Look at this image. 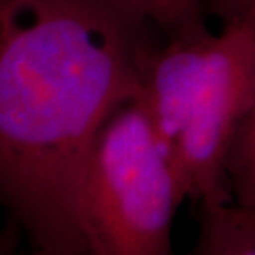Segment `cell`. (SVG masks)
<instances>
[{
  "mask_svg": "<svg viewBox=\"0 0 255 255\" xmlns=\"http://www.w3.org/2000/svg\"><path fill=\"white\" fill-rule=\"evenodd\" d=\"M15 0H0V50L8 36L10 26L13 21Z\"/></svg>",
  "mask_w": 255,
  "mask_h": 255,
  "instance_id": "cell-9",
  "label": "cell"
},
{
  "mask_svg": "<svg viewBox=\"0 0 255 255\" xmlns=\"http://www.w3.org/2000/svg\"><path fill=\"white\" fill-rule=\"evenodd\" d=\"M25 244V231L20 222L12 216H5L0 226V255H21Z\"/></svg>",
  "mask_w": 255,
  "mask_h": 255,
  "instance_id": "cell-8",
  "label": "cell"
},
{
  "mask_svg": "<svg viewBox=\"0 0 255 255\" xmlns=\"http://www.w3.org/2000/svg\"><path fill=\"white\" fill-rule=\"evenodd\" d=\"M255 86V26L221 25L165 40L137 101L163 140L188 199L232 203L226 158Z\"/></svg>",
  "mask_w": 255,
  "mask_h": 255,
  "instance_id": "cell-2",
  "label": "cell"
},
{
  "mask_svg": "<svg viewBox=\"0 0 255 255\" xmlns=\"http://www.w3.org/2000/svg\"><path fill=\"white\" fill-rule=\"evenodd\" d=\"M208 13L216 15L221 25L246 23L255 26V0H208Z\"/></svg>",
  "mask_w": 255,
  "mask_h": 255,
  "instance_id": "cell-7",
  "label": "cell"
},
{
  "mask_svg": "<svg viewBox=\"0 0 255 255\" xmlns=\"http://www.w3.org/2000/svg\"><path fill=\"white\" fill-rule=\"evenodd\" d=\"M153 30L127 0H15L0 50V208L26 244L78 255L86 165L138 96Z\"/></svg>",
  "mask_w": 255,
  "mask_h": 255,
  "instance_id": "cell-1",
  "label": "cell"
},
{
  "mask_svg": "<svg viewBox=\"0 0 255 255\" xmlns=\"http://www.w3.org/2000/svg\"><path fill=\"white\" fill-rule=\"evenodd\" d=\"M184 255H255V211L234 203L199 208L198 234Z\"/></svg>",
  "mask_w": 255,
  "mask_h": 255,
  "instance_id": "cell-4",
  "label": "cell"
},
{
  "mask_svg": "<svg viewBox=\"0 0 255 255\" xmlns=\"http://www.w3.org/2000/svg\"><path fill=\"white\" fill-rule=\"evenodd\" d=\"M165 40L191 35L206 26L208 0H127Z\"/></svg>",
  "mask_w": 255,
  "mask_h": 255,
  "instance_id": "cell-6",
  "label": "cell"
},
{
  "mask_svg": "<svg viewBox=\"0 0 255 255\" xmlns=\"http://www.w3.org/2000/svg\"><path fill=\"white\" fill-rule=\"evenodd\" d=\"M184 199L170 151L135 97L107 121L86 165L78 255H175L173 222Z\"/></svg>",
  "mask_w": 255,
  "mask_h": 255,
  "instance_id": "cell-3",
  "label": "cell"
},
{
  "mask_svg": "<svg viewBox=\"0 0 255 255\" xmlns=\"http://www.w3.org/2000/svg\"><path fill=\"white\" fill-rule=\"evenodd\" d=\"M21 255H68V254H56V252H50V251H45V249H40V247L30 246V244H25L23 252H21Z\"/></svg>",
  "mask_w": 255,
  "mask_h": 255,
  "instance_id": "cell-10",
  "label": "cell"
},
{
  "mask_svg": "<svg viewBox=\"0 0 255 255\" xmlns=\"http://www.w3.org/2000/svg\"><path fill=\"white\" fill-rule=\"evenodd\" d=\"M226 175L232 203L255 211V86L231 140Z\"/></svg>",
  "mask_w": 255,
  "mask_h": 255,
  "instance_id": "cell-5",
  "label": "cell"
}]
</instances>
